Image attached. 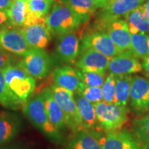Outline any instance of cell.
I'll return each mask as SVG.
<instances>
[{
    "mask_svg": "<svg viewBox=\"0 0 149 149\" xmlns=\"http://www.w3.org/2000/svg\"><path fill=\"white\" fill-rule=\"evenodd\" d=\"M22 111L31 124L48 139L57 144L63 141L61 132L55 128L48 118L42 94L29 98L24 104Z\"/></svg>",
    "mask_w": 149,
    "mask_h": 149,
    "instance_id": "6da1fadb",
    "label": "cell"
},
{
    "mask_svg": "<svg viewBox=\"0 0 149 149\" xmlns=\"http://www.w3.org/2000/svg\"><path fill=\"white\" fill-rule=\"evenodd\" d=\"M48 29L55 34L62 35L72 32L83 24L82 20L68 6L56 3L45 18Z\"/></svg>",
    "mask_w": 149,
    "mask_h": 149,
    "instance_id": "7a4b0ae2",
    "label": "cell"
},
{
    "mask_svg": "<svg viewBox=\"0 0 149 149\" xmlns=\"http://www.w3.org/2000/svg\"><path fill=\"white\" fill-rule=\"evenodd\" d=\"M9 90L15 97L24 104L33 93L36 80L17 65H12L2 70Z\"/></svg>",
    "mask_w": 149,
    "mask_h": 149,
    "instance_id": "3957f363",
    "label": "cell"
},
{
    "mask_svg": "<svg viewBox=\"0 0 149 149\" xmlns=\"http://www.w3.org/2000/svg\"><path fill=\"white\" fill-rule=\"evenodd\" d=\"M97 122L107 132L120 130L128 121V110L115 103L102 101L95 104Z\"/></svg>",
    "mask_w": 149,
    "mask_h": 149,
    "instance_id": "277c9868",
    "label": "cell"
},
{
    "mask_svg": "<svg viewBox=\"0 0 149 149\" xmlns=\"http://www.w3.org/2000/svg\"><path fill=\"white\" fill-rule=\"evenodd\" d=\"M54 99L66 115L67 126L74 133L83 130L82 122L74 93L56 84L50 86Z\"/></svg>",
    "mask_w": 149,
    "mask_h": 149,
    "instance_id": "5b68a950",
    "label": "cell"
},
{
    "mask_svg": "<svg viewBox=\"0 0 149 149\" xmlns=\"http://www.w3.org/2000/svg\"><path fill=\"white\" fill-rule=\"evenodd\" d=\"M37 79L47 77L51 69V59L44 49H31L17 64Z\"/></svg>",
    "mask_w": 149,
    "mask_h": 149,
    "instance_id": "8992f818",
    "label": "cell"
},
{
    "mask_svg": "<svg viewBox=\"0 0 149 149\" xmlns=\"http://www.w3.org/2000/svg\"><path fill=\"white\" fill-rule=\"evenodd\" d=\"M144 1L145 0H109L99 14L100 28L113 20L124 18Z\"/></svg>",
    "mask_w": 149,
    "mask_h": 149,
    "instance_id": "52a82bcc",
    "label": "cell"
},
{
    "mask_svg": "<svg viewBox=\"0 0 149 149\" xmlns=\"http://www.w3.org/2000/svg\"><path fill=\"white\" fill-rule=\"evenodd\" d=\"M0 46L12 55L21 57H24L31 50L22 29L14 26H3L0 29Z\"/></svg>",
    "mask_w": 149,
    "mask_h": 149,
    "instance_id": "ba28073f",
    "label": "cell"
},
{
    "mask_svg": "<svg viewBox=\"0 0 149 149\" xmlns=\"http://www.w3.org/2000/svg\"><path fill=\"white\" fill-rule=\"evenodd\" d=\"M130 106L137 114L149 111V80L141 76L132 77L130 94Z\"/></svg>",
    "mask_w": 149,
    "mask_h": 149,
    "instance_id": "9c48e42d",
    "label": "cell"
},
{
    "mask_svg": "<svg viewBox=\"0 0 149 149\" xmlns=\"http://www.w3.org/2000/svg\"><path fill=\"white\" fill-rule=\"evenodd\" d=\"M142 64L130 50L122 51L110 61L109 70L115 76L130 75L141 71Z\"/></svg>",
    "mask_w": 149,
    "mask_h": 149,
    "instance_id": "30bf717a",
    "label": "cell"
},
{
    "mask_svg": "<svg viewBox=\"0 0 149 149\" xmlns=\"http://www.w3.org/2000/svg\"><path fill=\"white\" fill-rule=\"evenodd\" d=\"M81 49H93L109 57L121 53V50L113 42L107 33L93 32L85 35L81 40Z\"/></svg>",
    "mask_w": 149,
    "mask_h": 149,
    "instance_id": "8fae6325",
    "label": "cell"
},
{
    "mask_svg": "<svg viewBox=\"0 0 149 149\" xmlns=\"http://www.w3.org/2000/svg\"><path fill=\"white\" fill-rule=\"evenodd\" d=\"M103 149H146L141 141L128 130L107 132L104 137Z\"/></svg>",
    "mask_w": 149,
    "mask_h": 149,
    "instance_id": "7c38bea8",
    "label": "cell"
},
{
    "mask_svg": "<svg viewBox=\"0 0 149 149\" xmlns=\"http://www.w3.org/2000/svg\"><path fill=\"white\" fill-rule=\"evenodd\" d=\"M22 128V121L18 115L9 111H0V146L15 138Z\"/></svg>",
    "mask_w": 149,
    "mask_h": 149,
    "instance_id": "4fadbf2b",
    "label": "cell"
},
{
    "mask_svg": "<svg viewBox=\"0 0 149 149\" xmlns=\"http://www.w3.org/2000/svg\"><path fill=\"white\" fill-rule=\"evenodd\" d=\"M100 29H106L105 33L111 37L121 51L131 50V34L127 23L124 19H118L110 22Z\"/></svg>",
    "mask_w": 149,
    "mask_h": 149,
    "instance_id": "5bb4252c",
    "label": "cell"
},
{
    "mask_svg": "<svg viewBox=\"0 0 149 149\" xmlns=\"http://www.w3.org/2000/svg\"><path fill=\"white\" fill-rule=\"evenodd\" d=\"M111 57L93 49L84 51V53L76 62L78 69L84 71L106 73L109 69Z\"/></svg>",
    "mask_w": 149,
    "mask_h": 149,
    "instance_id": "9a60e30c",
    "label": "cell"
},
{
    "mask_svg": "<svg viewBox=\"0 0 149 149\" xmlns=\"http://www.w3.org/2000/svg\"><path fill=\"white\" fill-rule=\"evenodd\" d=\"M80 49L79 37L73 31L60 35L56 46V53L58 57L68 64L74 63Z\"/></svg>",
    "mask_w": 149,
    "mask_h": 149,
    "instance_id": "2e32d148",
    "label": "cell"
},
{
    "mask_svg": "<svg viewBox=\"0 0 149 149\" xmlns=\"http://www.w3.org/2000/svg\"><path fill=\"white\" fill-rule=\"evenodd\" d=\"M22 29L31 49H44L51 40V31L45 22Z\"/></svg>",
    "mask_w": 149,
    "mask_h": 149,
    "instance_id": "e0dca14e",
    "label": "cell"
},
{
    "mask_svg": "<svg viewBox=\"0 0 149 149\" xmlns=\"http://www.w3.org/2000/svg\"><path fill=\"white\" fill-rule=\"evenodd\" d=\"M104 137L92 129L79 130L68 141L66 149H103Z\"/></svg>",
    "mask_w": 149,
    "mask_h": 149,
    "instance_id": "ac0fdd59",
    "label": "cell"
},
{
    "mask_svg": "<svg viewBox=\"0 0 149 149\" xmlns=\"http://www.w3.org/2000/svg\"><path fill=\"white\" fill-rule=\"evenodd\" d=\"M55 84L61 88L77 93L84 85L80 78L78 69L71 66H63L57 68L52 73Z\"/></svg>",
    "mask_w": 149,
    "mask_h": 149,
    "instance_id": "d6986e66",
    "label": "cell"
},
{
    "mask_svg": "<svg viewBox=\"0 0 149 149\" xmlns=\"http://www.w3.org/2000/svg\"><path fill=\"white\" fill-rule=\"evenodd\" d=\"M41 94L44 99L46 113L52 124L59 131L64 130L68 126L66 115L54 99L51 88L46 87L44 88Z\"/></svg>",
    "mask_w": 149,
    "mask_h": 149,
    "instance_id": "ffe728a7",
    "label": "cell"
},
{
    "mask_svg": "<svg viewBox=\"0 0 149 149\" xmlns=\"http://www.w3.org/2000/svg\"><path fill=\"white\" fill-rule=\"evenodd\" d=\"M53 0H28L24 26L45 22Z\"/></svg>",
    "mask_w": 149,
    "mask_h": 149,
    "instance_id": "44dd1931",
    "label": "cell"
},
{
    "mask_svg": "<svg viewBox=\"0 0 149 149\" xmlns=\"http://www.w3.org/2000/svg\"><path fill=\"white\" fill-rule=\"evenodd\" d=\"M74 97L81 119L83 130L92 129L97 122L95 104L78 93H74Z\"/></svg>",
    "mask_w": 149,
    "mask_h": 149,
    "instance_id": "7402d4cb",
    "label": "cell"
},
{
    "mask_svg": "<svg viewBox=\"0 0 149 149\" xmlns=\"http://www.w3.org/2000/svg\"><path fill=\"white\" fill-rule=\"evenodd\" d=\"M131 35L149 33V20L144 15L141 5L129 13L124 19Z\"/></svg>",
    "mask_w": 149,
    "mask_h": 149,
    "instance_id": "603a6c76",
    "label": "cell"
},
{
    "mask_svg": "<svg viewBox=\"0 0 149 149\" xmlns=\"http://www.w3.org/2000/svg\"><path fill=\"white\" fill-rule=\"evenodd\" d=\"M61 3L68 6L85 23L99 8L95 0H59Z\"/></svg>",
    "mask_w": 149,
    "mask_h": 149,
    "instance_id": "cb8c5ba5",
    "label": "cell"
},
{
    "mask_svg": "<svg viewBox=\"0 0 149 149\" xmlns=\"http://www.w3.org/2000/svg\"><path fill=\"white\" fill-rule=\"evenodd\" d=\"M116 77V86L114 103L117 105L127 107L130 100L132 76L120 75Z\"/></svg>",
    "mask_w": 149,
    "mask_h": 149,
    "instance_id": "d4e9b609",
    "label": "cell"
},
{
    "mask_svg": "<svg viewBox=\"0 0 149 149\" xmlns=\"http://www.w3.org/2000/svg\"><path fill=\"white\" fill-rule=\"evenodd\" d=\"M0 105L13 111L19 110L24 105L9 90L2 70H0Z\"/></svg>",
    "mask_w": 149,
    "mask_h": 149,
    "instance_id": "484cf974",
    "label": "cell"
},
{
    "mask_svg": "<svg viewBox=\"0 0 149 149\" xmlns=\"http://www.w3.org/2000/svg\"><path fill=\"white\" fill-rule=\"evenodd\" d=\"M28 0H14L6 13L9 24L14 27H23L26 13Z\"/></svg>",
    "mask_w": 149,
    "mask_h": 149,
    "instance_id": "4316f807",
    "label": "cell"
},
{
    "mask_svg": "<svg viewBox=\"0 0 149 149\" xmlns=\"http://www.w3.org/2000/svg\"><path fill=\"white\" fill-rule=\"evenodd\" d=\"M133 130L141 144L149 149V112L145 116L134 120Z\"/></svg>",
    "mask_w": 149,
    "mask_h": 149,
    "instance_id": "83f0119b",
    "label": "cell"
},
{
    "mask_svg": "<svg viewBox=\"0 0 149 149\" xmlns=\"http://www.w3.org/2000/svg\"><path fill=\"white\" fill-rule=\"evenodd\" d=\"M131 51L137 58L144 59L149 55V34L131 35Z\"/></svg>",
    "mask_w": 149,
    "mask_h": 149,
    "instance_id": "f1b7e54d",
    "label": "cell"
},
{
    "mask_svg": "<svg viewBox=\"0 0 149 149\" xmlns=\"http://www.w3.org/2000/svg\"><path fill=\"white\" fill-rule=\"evenodd\" d=\"M83 84L89 87H101L106 80V73L84 71L78 69Z\"/></svg>",
    "mask_w": 149,
    "mask_h": 149,
    "instance_id": "f546056e",
    "label": "cell"
},
{
    "mask_svg": "<svg viewBox=\"0 0 149 149\" xmlns=\"http://www.w3.org/2000/svg\"><path fill=\"white\" fill-rule=\"evenodd\" d=\"M116 86V77L110 73L106 78L105 81L101 87L103 101L107 103H114Z\"/></svg>",
    "mask_w": 149,
    "mask_h": 149,
    "instance_id": "4dcf8cb0",
    "label": "cell"
},
{
    "mask_svg": "<svg viewBox=\"0 0 149 149\" xmlns=\"http://www.w3.org/2000/svg\"><path fill=\"white\" fill-rule=\"evenodd\" d=\"M77 93L94 104L103 101L100 87H89L83 85Z\"/></svg>",
    "mask_w": 149,
    "mask_h": 149,
    "instance_id": "1f68e13d",
    "label": "cell"
},
{
    "mask_svg": "<svg viewBox=\"0 0 149 149\" xmlns=\"http://www.w3.org/2000/svg\"><path fill=\"white\" fill-rule=\"evenodd\" d=\"M0 46V70H4L7 67L13 65L15 58Z\"/></svg>",
    "mask_w": 149,
    "mask_h": 149,
    "instance_id": "d6a6232c",
    "label": "cell"
},
{
    "mask_svg": "<svg viewBox=\"0 0 149 149\" xmlns=\"http://www.w3.org/2000/svg\"><path fill=\"white\" fill-rule=\"evenodd\" d=\"M14 0H0V11L7 12L13 3Z\"/></svg>",
    "mask_w": 149,
    "mask_h": 149,
    "instance_id": "836d02e7",
    "label": "cell"
},
{
    "mask_svg": "<svg viewBox=\"0 0 149 149\" xmlns=\"http://www.w3.org/2000/svg\"><path fill=\"white\" fill-rule=\"evenodd\" d=\"M7 23H9V20L6 12L0 11V28L1 29Z\"/></svg>",
    "mask_w": 149,
    "mask_h": 149,
    "instance_id": "e575fe53",
    "label": "cell"
},
{
    "mask_svg": "<svg viewBox=\"0 0 149 149\" xmlns=\"http://www.w3.org/2000/svg\"><path fill=\"white\" fill-rule=\"evenodd\" d=\"M141 7L144 15L149 20V0H146V1L141 4Z\"/></svg>",
    "mask_w": 149,
    "mask_h": 149,
    "instance_id": "d590c367",
    "label": "cell"
},
{
    "mask_svg": "<svg viewBox=\"0 0 149 149\" xmlns=\"http://www.w3.org/2000/svg\"><path fill=\"white\" fill-rule=\"evenodd\" d=\"M142 63V66L144 68L146 73L149 76V55H147L146 57H145Z\"/></svg>",
    "mask_w": 149,
    "mask_h": 149,
    "instance_id": "8d00e7d4",
    "label": "cell"
},
{
    "mask_svg": "<svg viewBox=\"0 0 149 149\" xmlns=\"http://www.w3.org/2000/svg\"><path fill=\"white\" fill-rule=\"evenodd\" d=\"M95 1L97 4L99 8H102V7L104 6L109 2V0H95Z\"/></svg>",
    "mask_w": 149,
    "mask_h": 149,
    "instance_id": "74e56055",
    "label": "cell"
},
{
    "mask_svg": "<svg viewBox=\"0 0 149 149\" xmlns=\"http://www.w3.org/2000/svg\"><path fill=\"white\" fill-rule=\"evenodd\" d=\"M0 149H22V148L17 146H8L0 147Z\"/></svg>",
    "mask_w": 149,
    "mask_h": 149,
    "instance_id": "f35d334b",
    "label": "cell"
},
{
    "mask_svg": "<svg viewBox=\"0 0 149 149\" xmlns=\"http://www.w3.org/2000/svg\"><path fill=\"white\" fill-rule=\"evenodd\" d=\"M145 1H146V0H145Z\"/></svg>",
    "mask_w": 149,
    "mask_h": 149,
    "instance_id": "ab89813d",
    "label": "cell"
}]
</instances>
